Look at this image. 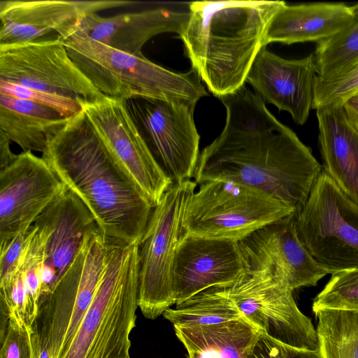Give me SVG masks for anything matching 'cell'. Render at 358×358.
Wrapping results in <instances>:
<instances>
[{
  "mask_svg": "<svg viewBox=\"0 0 358 358\" xmlns=\"http://www.w3.org/2000/svg\"><path fill=\"white\" fill-rule=\"evenodd\" d=\"M219 99L226 109L225 124L200 152L194 182L245 186L282 201L296 214L306 204L322 166L245 85Z\"/></svg>",
  "mask_w": 358,
  "mask_h": 358,
  "instance_id": "1",
  "label": "cell"
},
{
  "mask_svg": "<svg viewBox=\"0 0 358 358\" xmlns=\"http://www.w3.org/2000/svg\"><path fill=\"white\" fill-rule=\"evenodd\" d=\"M42 157L106 237L141 242L155 207L112 158L83 110L50 139Z\"/></svg>",
  "mask_w": 358,
  "mask_h": 358,
  "instance_id": "2",
  "label": "cell"
},
{
  "mask_svg": "<svg viewBox=\"0 0 358 358\" xmlns=\"http://www.w3.org/2000/svg\"><path fill=\"white\" fill-rule=\"evenodd\" d=\"M283 1H199L179 35L192 69L216 97L234 93L246 82L264 46L271 20Z\"/></svg>",
  "mask_w": 358,
  "mask_h": 358,
  "instance_id": "3",
  "label": "cell"
},
{
  "mask_svg": "<svg viewBox=\"0 0 358 358\" xmlns=\"http://www.w3.org/2000/svg\"><path fill=\"white\" fill-rule=\"evenodd\" d=\"M138 273V244L109 238L97 290L62 358H131Z\"/></svg>",
  "mask_w": 358,
  "mask_h": 358,
  "instance_id": "4",
  "label": "cell"
},
{
  "mask_svg": "<svg viewBox=\"0 0 358 358\" xmlns=\"http://www.w3.org/2000/svg\"><path fill=\"white\" fill-rule=\"evenodd\" d=\"M63 40L71 59L107 97L123 101L148 97L197 102L208 95L192 69L187 73L169 71L145 56L131 55L95 41L78 26Z\"/></svg>",
  "mask_w": 358,
  "mask_h": 358,
  "instance_id": "5",
  "label": "cell"
},
{
  "mask_svg": "<svg viewBox=\"0 0 358 358\" xmlns=\"http://www.w3.org/2000/svg\"><path fill=\"white\" fill-rule=\"evenodd\" d=\"M109 238L89 234L74 262L52 290L38 303L32 325L51 358H62L90 307L102 277Z\"/></svg>",
  "mask_w": 358,
  "mask_h": 358,
  "instance_id": "6",
  "label": "cell"
},
{
  "mask_svg": "<svg viewBox=\"0 0 358 358\" xmlns=\"http://www.w3.org/2000/svg\"><path fill=\"white\" fill-rule=\"evenodd\" d=\"M295 214L263 192L226 181L200 184L182 215V234L240 241L257 229Z\"/></svg>",
  "mask_w": 358,
  "mask_h": 358,
  "instance_id": "7",
  "label": "cell"
},
{
  "mask_svg": "<svg viewBox=\"0 0 358 358\" xmlns=\"http://www.w3.org/2000/svg\"><path fill=\"white\" fill-rule=\"evenodd\" d=\"M294 215L301 243L327 274L358 269V204L323 170Z\"/></svg>",
  "mask_w": 358,
  "mask_h": 358,
  "instance_id": "8",
  "label": "cell"
},
{
  "mask_svg": "<svg viewBox=\"0 0 358 358\" xmlns=\"http://www.w3.org/2000/svg\"><path fill=\"white\" fill-rule=\"evenodd\" d=\"M196 183H173L155 206L138 246V299L143 315L154 320L176 304L173 270L182 236L186 203Z\"/></svg>",
  "mask_w": 358,
  "mask_h": 358,
  "instance_id": "9",
  "label": "cell"
},
{
  "mask_svg": "<svg viewBox=\"0 0 358 358\" xmlns=\"http://www.w3.org/2000/svg\"><path fill=\"white\" fill-rule=\"evenodd\" d=\"M126 106L159 167L172 181L194 177L200 136L194 121L197 102L184 99L131 98Z\"/></svg>",
  "mask_w": 358,
  "mask_h": 358,
  "instance_id": "10",
  "label": "cell"
},
{
  "mask_svg": "<svg viewBox=\"0 0 358 358\" xmlns=\"http://www.w3.org/2000/svg\"><path fill=\"white\" fill-rule=\"evenodd\" d=\"M245 319L285 344L318 350L317 330L297 307L292 292L273 275L247 271L235 282L217 287Z\"/></svg>",
  "mask_w": 358,
  "mask_h": 358,
  "instance_id": "11",
  "label": "cell"
},
{
  "mask_svg": "<svg viewBox=\"0 0 358 358\" xmlns=\"http://www.w3.org/2000/svg\"><path fill=\"white\" fill-rule=\"evenodd\" d=\"M0 80L82 104L107 97L71 59L60 36L0 45Z\"/></svg>",
  "mask_w": 358,
  "mask_h": 358,
  "instance_id": "12",
  "label": "cell"
},
{
  "mask_svg": "<svg viewBox=\"0 0 358 358\" xmlns=\"http://www.w3.org/2000/svg\"><path fill=\"white\" fill-rule=\"evenodd\" d=\"M83 108L112 158L156 206L173 183L152 157L125 101L106 97Z\"/></svg>",
  "mask_w": 358,
  "mask_h": 358,
  "instance_id": "13",
  "label": "cell"
},
{
  "mask_svg": "<svg viewBox=\"0 0 358 358\" xmlns=\"http://www.w3.org/2000/svg\"><path fill=\"white\" fill-rule=\"evenodd\" d=\"M65 188L42 157L17 155L0 171V243L28 229Z\"/></svg>",
  "mask_w": 358,
  "mask_h": 358,
  "instance_id": "14",
  "label": "cell"
},
{
  "mask_svg": "<svg viewBox=\"0 0 358 358\" xmlns=\"http://www.w3.org/2000/svg\"><path fill=\"white\" fill-rule=\"evenodd\" d=\"M295 214L269 223L238 241L247 271L266 272L293 292L327 275L301 243Z\"/></svg>",
  "mask_w": 358,
  "mask_h": 358,
  "instance_id": "15",
  "label": "cell"
},
{
  "mask_svg": "<svg viewBox=\"0 0 358 358\" xmlns=\"http://www.w3.org/2000/svg\"><path fill=\"white\" fill-rule=\"evenodd\" d=\"M138 3L132 1L2 0L0 45L31 42L50 33L63 39L83 18L97 11Z\"/></svg>",
  "mask_w": 358,
  "mask_h": 358,
  "instance_id": "16",
  "label": "cell"
},
{
  "mask_svg": "<svg viewBox=\"0 0 358 358\" xmlns=\"http://www.w3.org/2000/svg\"><path fill=\"white\" fill-rule=\"evenodd\" d=\"M246 271L238 242L182 234L173 270L176 305L208 289L228 285Z\"/></svg>",
  "mask_w": 358,
  "mask_h": 358,
  "instance_id": "17",
  "label": "cell"
},
{
  "mask_svg": "<svg viewBox=\"0 0 358 358\" xmlns=\"http://www.w3.org/2000/svg\"><path fill=\"white\" fill-rule=\"evenodd\" d=\"M33 224L44 236L40 301L70 268L87 236L100 229L87 206L67 187Z\"/></svg>",
  "mask_w": 358,
  "mask_h": 358,
  "instance_id": "18",
  "label": "cell"
},
{
  "mask_svg": "<svg viewBox=\"0 0 358 358\" xmlns=\"http://www.w3.org/2000/svg\"><path fill=\"white\" fill-rule=\"evenodd\" d=\"M317 71L314 54L287 59L263 47L246 82L264 102L289 113L296 124H304L313 109Z\"/></svg>",
  "mask_w": 358,
  "mask_h": 358,
  "instance_id": "19",
  "label": "cell"
},
{
  "mask_svg": "<svg viewBox=\"0 0 358 358\" xmlns=\"http://www.w3.org/2000/svg\"><path fill=\"white\" fill-rule=\"evenodd\" d=\"M354 17L352 6L343 3H312L287 5L273 15L268 27L264 46L278 42L296 43L325 41L347 27Z\"/></svg>",
  "mask_w": 358,
  "mask_h": 358,
  "instance_id": "20",
  "label": "cell"
},
{
  "mask_svg": "<svg viewBox=\"0 0 358 358\" xmlns=\"http://www.w3.org/2000/svg\"><path fill=\"white\" fill-rule=\"evenodd\" d=\"M324 171L358 204V128L343 106L316 110Z\"/></svg>",
  "mask_w": 358,
  "mask_h": 358,
  "instance_id": "21",
  "label": "cell"
},
{
  "mask_svg": "<svg viewBox=\"0 0 358 358\" xmlns=\"http://www.w3.org/2000/svg\"><path fill=\"white\" fill-rule=\"evenodd\" d=\"M71 118L41 104L0 94V132L24 151L43 153Z\"/></svg>",
  "mask_w": 358,
  "mask_h": 358,
  "instance_id": "22",
  "label": "cell"
},
{
  "mask_svg": "<svg viewBox=\"0 0 358 358\" xmlns=\"http://www.w3.org/2000/svg\"><path fill=\"white\" fill-rule=\"evenodd\" d=\"M173 327L187 353L208 352L216 358H248L261 334L259 329L240 320Z\"/></svg>",
  "mask_w": 358,
  "mask_h": 358,
  "instance_id": "23",
  "label": "cell"
},
{
  "mask_svg": "<svg viewBox=\"0 0 358 358\" xmlns=\"http://www.w3.org/2000/svg\"><path fill=\"white\" fill-rule=\"evenodd\" d=\"M190 2H168L155 8L124 13L122 24L110 46L138 57L143 46L152 37L162 33L180 35L189 17Z\"/></svg>",
  "mask_w": 358,
  "mask_h": 358,
  "instance_id": "24",
  "label": "cell"
},
{
  "mask_svg": "<svg viewBox=\"0 0 358 358\" xmlns=\"http://www.w3.org/2000/svg\"><path fill=\"white\" fill-rule=\"evenodd\" d=\"M314 313L322 357L358 358V312L322 309Z\"/></svg>",
  "mask_w": 358,
  "mask_h": 358,
  "instance_id": "25",
  "label": "cell"
},
{
  "mask_svg": "<svg viewBox=\"0 0 358 358\" xmlns=\"http://www.w3.org/2000/svg\"><path fill=\"white\" fill-rule=\"evenodd\" d=\"M350 24L334 36L317 43L314 57L317 76H334L358 61V3L352 6Z\"/></svg>",
  "mask_w": 358,
  "mask_h": 358,
  "instance_id": "26",
  "label": "cell"
},
{
  "mask_svg": "<svg viewBox=\"0 0 358 358\" xmlns=\"http://www.w3.org/2000/svg\"><path fill=\"white\" fill-rule=\"evenodd\" d=\"M312 308L314 313L322 309L358 312V269L332 273L314 299Z\"/></svg>",
  "mask_w": 358,
  "mask_h": 358,
  "instance_id": "27",
  "label": "cell"
},
{
  "mask_svg": "<svg viewBox=\"0 0 358 358\" xmlns=\"http://www.w3.org/2000/svg\"><path fill=\"white\" fill-rule=\"evenodd\" d=\"M43 241V231L34 225V229L25 248L22 262L27 296L28 322L31 327L37 315L41 296Z\"/></svg>",
  "mask_w": 358,
  "mask_h": 358,
  "instance_id": "28",
  "label": "cell"
},
{
  "mask_svg": "<svg viewBox=\"0 0 358 358\" xmlns=\"http://www.w3.org/2000/svg\"><path fill=\"white\" fill-rule=\"evenodd\" d=\"M358 93V61L327 78L317 76L313 109L343 106Z\"/></svg>",
  "mask_w": 358,
  "mask_h": 358,
  "instance_id": "29",
  "label": "cell"
},
{
  "mask_svg": "<svg viewBox=\"0 0 358 358\" xmlns=\"http://www.w3.org/2000/svg\"><path fill=\"white\" fill-rule=\"evenodd\" d=\"M0 94L49 107L65 117H74L83 110V104L74 99L1 80Z\"/></svg>",
  "mask_w": 358,
  "mask_h": 358,
  "instance_id": "30",
  "label": "cell"
},
{
  "mask_svg": "<svg viewBox=\"0 0 358 358\" xmlns=\"http://www.w3.org/2000/svg\"><path fill=\"white\" fill-rule=\"evenodd\" d=\"M22 259L14 273L0 278L1 307L6 310L8 317L15 319L20 324L31 327L28 322L27 296L22 268Z\"/></svg>",
  "mask_w": 358,
  "mask_h": 358,
  "instance_id": "31",
  "label": "cell"
},
{
  "mask_svg": "<svg viewBox=\"0 0 358 358\" xmlns=\"http://www.w3.org/2000/svg\"><path fill=\"white\" fill-rule=\"evenodd\" d=\"M32 333L31 327L9 317L7 328L1 336L0 358H35Z\"/></svg>",
  "mask_w": 358,
  "mask_h": 358,
  "instance_id": "32",
  "label": "cell"
},
{
  "mask_svg": "<svg viewBox=\"0 0 358 358\" xmlns=\"http://www.w3.org/2000/svg\"><path fill=\"white\" fill-rule=\"evenodd\" d=\"M248 358H323L320 350L295 348L281 343L261 331Z\"/></svg>",
  "mask_w": 358,
  "mask_h": 358,
  "instance_id": "33",
  "label": "cell"
},
{
  "mask_svg": "<svg viewBox=\"0 0 358 358\" xmlns=\"http://www.w3.org/2000/svg\"><path fill=\"white\" fill-rule=\"evenodd\" d=\"M123 19L124 13L109 17H103L96 13H90L83 18L78 28L92 40L110 46Z\"/></svg>",
  "mask_w": 358,
  "mask_h": 358,
  "instance_id": "34",
  "label": "cell"
},
{
  "mask_svg": "<svg viewBox=\"0 0 358 358\" xmlns=\"http://www.w3.org/2000/svg\"><path fill=\"white\" fill-rule=\"evenodd\" d=\"M34 229L31 225L11 239L1 243L0 278L14 273L20 266L25 248Z\"/></svg>",
  "mask_w": 358,
  "mask_h": 358,
  "instance_id": "35",
  "label": "cell"
},
{
  "mask_svg": "<svg viewBox=\"0 0 358 358\" xmlns=\"http://www.w3.org/2000/svg\"><path fill=\"white\" fill-rule=\"evenodd\" d=\"M10 141L0 132V171L6 169L17 158L10 148Z\"/></svg>",
  "mask_w": 358,
  "mask_h": 358,
  "instance_id": "36",
  "label": "cell"
},
{
  "mask_svg": "<svg viewBox=\"0 0 358 358\" xmlns=\"http://www.w3.org/2000/svg\"><path fill=\"white\" fill-rule=\"evenodd\" d=\"M343 107L350 120L358 128V94L350 98Z\"/></svg>",
  "mask_w": 358,
  "mask_h": 358,
  "instance_id": "37",
  "label": "cell"
},
{
  "mask_svg": "<svg viewBox=\"0 0 358 358\" xmlns=\"http://www.w3.org/2000/svg\"><path fill=\"white\" fill-rule=\"evenodd\" d=\"M32 343L35 358H51L48 350L45 348H43L41 346L39 339L34 331L32 333Z\"/></svg>",
  "mask_w": 358,
  "mask_h": 358,
  "instance_id": "38",
  "label": "cell"
},
{
  "mask_svg": "<svg viewBox=\"0 0 358 358\" xmlns=\"http://www.w3.org/2000/svg\"><path fill=\"white\" fill-rule=\"evenodd\" d=\"M188 358H216L213 355L207 352H195L187 353Z\"/></svg>",
  "mask_w": 358,
  "mask_h": 358,
  "instance_id": "39",
  "label": "cell"
},
{
  "mask_svg": "<svg viewBox=\"0 0 358 358\" xmlns=\"http://www.w3.org/2000/svg\"><path fill=\"white\" fill-rule=\"evenodd\" d=\"M358 94V93H357Z\"/></svg>",
  "mask_w": 358,
  "mask_h": 358,
  "instance_id": "40",
  "label": "cell"
}]
</instances>
